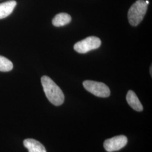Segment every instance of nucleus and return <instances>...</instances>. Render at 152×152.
<instances>
[{"instance_id":"obj_6","label":"nucleus","mask_w":152,"mask_h":152,"mask_svg":"<svg viewBox=\"0 0 152 152\" xmlns=\"http://www.w3.org/2000/svg\"><path fill=\"white\" fill-rule=\"evenodd\" d=\"M24 146L29 152H46L44 145L39 141L33 139H27L23 141Z\"/></svg>"},{"instance_id":"obj_12","label":"nucleus","mask_w":152,"mask_h":152,"mask_svg":"<svg viewBox=\"0 0 152 152\" xmlns=\"http://www.w3.org/2000/svg\"><path fill=\"white\" fill-rule=\"evenodd\" d=\"M145 2H146V3H147V4L148 5V4H149V1H146Z\"/></svg>"},{"instance_id":"obj_3","label":"nucleus","mask_w":152,"mask_h":152,"mask_svg":"<svg viewBox=\"0 0 152 152\" xmlns=\"http://www.w3.org/2000/svg\"><path fill=\"white\" fill-rule=\"evenodd\" d=\"M83 85L87 91L98 97L107 98L110 95L109 88L102 82L87 80L83 82Z\"/></svg>"},{"instance_id":"obj_10","label":"nucleus","mask_w":152,"mask_h":152,"mask_svg":"<svg viewBox=\"0 0 152 152\" xmlns=\"http://www.w3.org/2000/svg\"><path fill=\"white\" fill-rule=\"evenodd\" d=\"M13 68V64L10 60L5 57L0 56V71L9 72Z\"/></svg>"},{"instance_id":"obj_11","label":"nucleus","mask_w":152,"mask_h":152,"mask_svg":"<svg viewBox=\"0 0 152 152\" xmlns=\"http://www.w3.org/2000/svg\"><path fill=\"white\" fill-rule=\"evenodd\" d=\"M151 75L152 76V66H151Z\"/></svg>"},{"instance_id":"obj_9","label":"nucleus","mask_w":152,"mask_h":152,"mask_svg":"<svg viewBox=\"0 0 152 152\" xmlns=\"http://www.w3.org/2000/svg\"><path fill=\"white\" fill-rule=\"evenodd\" d=\"M72 20L71 15L65 12H61L55 15L52 20L55 27H59L69 24Z\"/></svg>"},{"instance_id":"obj_4","label":"nucleus","mask_w":152,"mask_h":152,"mask_svg":"<svg viewBox=\"0 0 152 152\" xmlns=\"http://www.w3.org/2000/svg\"><path fill=\"white\" fill-rule=\"evenodd\" d=\"M101 44V40L98 37L90 36L77 42L74 45V49L78 53L85 54L90 51L98 49Z\"/></svg>"},{"instance_id":"obj_7","label":"nucleus","mask_w":152,"mask_h":152,"mask_svg":"<svg viewBox=\"0 0 152 152\" xmlns=\"http://www.w3.org/2000/svg\"><path fill=\"white\" fill-rule=\"evenodd\" d=\"M126 100L131 107L137 112H141L143 107L136 94L132 90H129L126 95Z\"/></svg>"},{"instance_id":"obj_8","label":"nucleus","mask_w":152,"mask_h":152,"mask_svg":"<svg viewBox=\"0 0 152 152\" xmlns=\"http://www.w3.org/2000/svg\"><path fill=\"white\" fill-rule=\"evenodd\" d=\"M16 5V2L10 0L0 4V19L10 15Z\"/></svg>"},{"instance_id":"obj_5","label":"nucleus","mask_w":152,"mask_h":152,"mask_svg":"<svg viewBox=\"0 0 152 152\" xmlns=\"http://www.w3.org/2000/svg\"><path fill=\"white\" fill-rule=\"evenodd\" d=\"M127 141V137L124 135L114 136L104 141V147L107 152H115L125 147Z\"/></svg>"},{"instance_id":"obj_2","label":"nucleus","mask_w":152,"mask_h":152,"mask_svg":"<svg viewBox=\"0 0 152 152\" xmlns=\"http://www.w3.org/2000/svg\"><path fill=\"white\" fill-rule=\"evenodd\" d=\"M148 4L145 1L137 0L131 6L128 12V19L131 26H137L143 20L147 12Z\"/></svg>"},{"instance_id":"obj_1","label":"nucleus","mask_w":152,"mask_h":152,"mask_svg":"<svg viewBox=\"0 0 152 152\" xmlns=\"http://www.w3.org/2000/svg\"><path fill=\"white\" fill-rule=\"evenodd\" d=\"M41 83L44 92L50 102L56 106H59L64 102V95L60 87L49 77L41 78Z\"/></svg>"}]
</instances>
